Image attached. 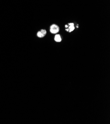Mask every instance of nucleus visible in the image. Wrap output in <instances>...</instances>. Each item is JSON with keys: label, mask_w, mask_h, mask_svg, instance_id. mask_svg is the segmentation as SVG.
<instances>
[{"label": "nucleus", "mask_w": 110, "mask_h": 124, "mask_svg": "<svg viewBox=\"0 0 110 124\" xmlns=\"http://www.w3.org/2000/svg\"><path fill=\"white\" fill-rule=\"evenodd\" d=\"M59 27L56 24H52L50 26V31L52 34H56L59 31Z\"/></svg>", "instance_id": "1"}, {"label": "nucleus", "mask_w": 110, "mask_h": 124, "mask_svg": "<svg viewBox=\"0 0 110 124\" xmlns=\"http://www.w3.org/2000/svg\"><path fill=\"white\" fill-rule=\"evenodd\" d=\"M47 34V31L45 29H41L37 33V36L39 38H43Z\"/></svg>", "instance_id": "2"}, {"label": "nucleus", "mask_w": 110, "mask_h": 124, "mask_svg": "<svg viewBox=\"0 0 110 124\" xmlns=\"http://www.w3.org/2000/svg\"><path fill=\"white\" fill-rule=\"evenodd\" d=\"M69 26H68V29H66V30L67 31H68L69 32H72L73 31H74L75 29V26H74V24L73 23H70L68 24Z\"/></svg>", "instance_id": "3"}, {"label": "nucleus", "mask_w": 110, "mask_h": 124, "mask_svg": "<svg viewBox=\"0 0 110 124\" xmlns=\"http://www.w3.org/2000/svg\"><path fill=\"white\" fill-rule=\"evenodd\" d=\"M54 40L56 42H61L62 39H61L60 35H59V34H56L55 36Z\"/></svg>", "instance_id": "4"}]
</instances>
